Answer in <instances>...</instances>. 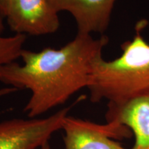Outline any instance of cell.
Returning <instances> with one entry per match:
<instances>
[{"label": "cell", "mask_w": 149, "mask_h": 149, "mask_svg": "<svg viewBox=\"0 0 149 149\" xmlns=\"http://www.w3.org/2000/svg\"><path fill=\"white\" fill-rule=\"evenodd\" d=\"M72 107L46 118L13 119L0 122V149H39L61 130Z\"/></svg>", "instance_id": "3"}, {"label": "cell", "mask_w": 149, "mask_h": 149, "mask_svg": "<svg viewBox=\"0 0 149 149\" xmlns=\"http://www.w3.org/2000/svg\"><path fill=\"white\" fill-rule=\"evenodd\" d=\"M108 43L107 36L95 39L77 33L59 49H24L20 57L23 64L15 61L0 68V81L17 90L31 91L24 111L30 118H35L88 88L95 63L102 57Z\"/></svg>", "instance_id": "1"}, {"label": "cell", "mask_w": 149, "mask_h": 149, "mask_svg": "<svg viewBox=\"0 0 149 149\" xmlns=\"http://www.w3.org/2000/svg\"><path fill=\"white\" fill-rule=\"evenodd\" d=\"M59 13L49 0H7L5 18L15 34H53L60 26Z\"/></svg>", "instance_id": "5"}, {"label": "cell", "mask_w": 149, "mask_h": 149, "mask_svg": "<svg viewBox=\"0 0 149 149\" xmlns=\"http://www.w3.org/2000/svg\"><path fill=\"white\" fill-rule=\"evenodd\" d=\"M122 53L113 60L95 63L88 88L92 102H120L149 94V44L137 29L123 43Z\"/></svg>", "instance_id": "2"}, {"label": "cell", "mask_w": 149, "mask_h": 149, "mask_svg": "<svg viewBox=\"0 0 149 149\" xmlns=\"http://www.w3.org/2000/svg\"><path fill=\"white\" fill-rule=\"evenodd\" d=\"M57 12L66 11L77 24V33L102 34L109 27L117 0H49Z\"/></svg>", "instance_id": "7"}, {"label": "cell", "mask_w": 149, "mask_h": 149, "mask_svg": "<svg viewBox=\"0 0 149 149\" xmlns=\"http://www.w3.org/2000/svg\"><path fill=\"white\" fill-rule=\"evenodd\" d=\"M107 122H115L133 132L131 149H149V94L120 102H109Z\"/></svg>", "instance_id": "6"}, {"label": "cell", "mask_w": 149, "mask_h": 149, "mask_svg": "<svg viewBox=\"0 0 149 149\" xmlns=\"http://www.w3.org/2000/svg\"><path fill=\"white\" fill-rule=\"evenodd\" d=\"M3 15L0 12V68L15 62L21 57L24 44L26 40V35L15 34L13 36L3 37Z\"/></svg>", "instance_id": "8"}, {"label": "cell", "mask_w": 149, "mask_h": 149, "mask_svg": "<svg viewBox=\"0 0 149 149\" xmlns=\"http://www.w3.org/2000/svg\"><path fill=\"white\" fill-rule=\"evenodd\" d=\"M6 1L7 0H0V12L2 13L4 17L6 13Z\"/></svg>", "instance_id": "10"}, {"label": "cell", "mask_w": 149, "mask_h": 149, "mask_svg": "<svg viewBox=\"0 0 149 149\" xmlns=\"http://www.w3.org/2000/svg\"><path fill=\"white\" fill-rule=\"evenodd\" d=\"M66 149H126L115 139L129 136V129L115 122L100 124L67 115L63 122Z\"/></svg>", "instance_id": "4"}, {"label": "cell", "mask_w": 149, "mask_h": 149, "mask_svg": "<svg viewBox=\"0 0 149 149\" xmlns=\"http://www.w3.org/2000/svg\"><path fill=\"white\" fill-rule=\"evenodd\" d=\"M39 149H51V146H50V145L48 144V143H47V144L44 145V146H42Z\"/></svg>", "instance_id": "11"}, {"label": "cell", "mask_w": 149, "mask_h": 149, "mask_svg": "<svg viewBox=\"0 0 149 149\" xmlns=\"http://www.w3.org/2000/svg\"><path fill=\"white\" fill-rule=\"evenodd\" d=\"M17 91L18 90L17 88L10 86L0 88V98L6 95H10L11 93H13Z\"/></svg>", "instance_id": "9"}]
</instances>
